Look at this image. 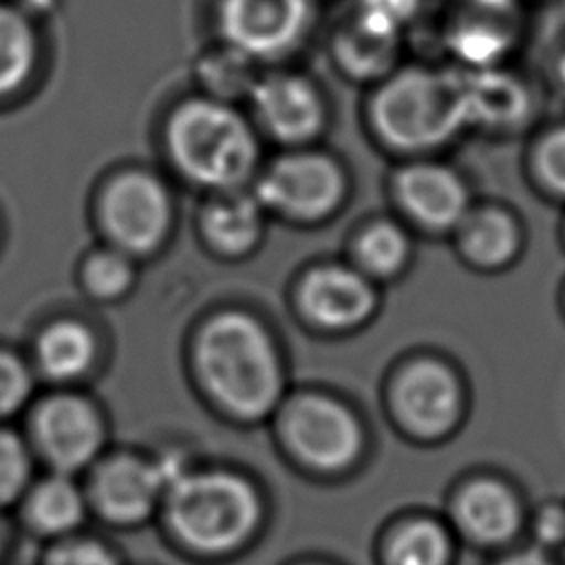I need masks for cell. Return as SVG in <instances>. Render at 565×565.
Segmentation results:
<instances>
[{
    "instance_id": "36",
    "label": "cell",
    "mask_w": 565,
    "mask_h": 565,
    "mask_svg": "<svg viewBox=\"0 0 565 565\" xmlns=\"http://www.w3.org/2000/svg\"><path fill=\"white\" fill-rule=\"evenodd\" d=\"M298 565H329V563H322V561H305V563H298Z\"/></svg>"
},
{
    "instance_id": "31",
    "label": "cell",
    "mask_w": 565,
    "mask_h": 565,
    "mask_svg": "<svg viewBox=\"0 0 565 565\" xmlns=\"http://www.w3.org/2000/svg\"><path fill=\"white\" fill-rule=\"evenodd\" d=\"M525 532H530L534 547L550 554L565 547V503L547 501L534 514H527Z\"/></svg>"
},
{
    "instance_id": "34",
    "label": "cell",
    "mask_w": 565,
    "mask_h": 565,
    "mask_svg": "<svg viewBox=\"0 0 565 565\" xmlns=\"http://www.w3.org/2000/svg\"><path fill=\"white\" fill-rule=\"evenodd\" d=\"M494 565H558V561L550 552L527 545L505 552L501 558H497Z\"/></svg>"
},
{
    "instance_id": "19",
    "label": "cell",
    "mask_w": 565,
    "mask_h": 565,
    "mask_svg": "<svg viewBox=\"0 0 565 565\" xmlns=\"http://www.w3.org/2000/svg\"><path fill=\"white\" fill-rule=\"evenodd\" d=\"M93 494L108 521L132 525L152 514L166 494V481L157 461L117 457L99 468Z\"/></svg>"
},
{
    "instance_id": "16",
    "label": "cell",
    "mask_w": 565,
    "mask_h": 565,
    "mask_svg": "<svg viewBox=\"0 0 565 565\" xmlns=\"http://www.w3.org/2000/svg\"><path fill=\"white\" fill-rule=\"evenodd\" d=\"M463 95L468 132L510 135L521 130L534 110L527 79L503 64L463 71Z\"/></svg>"
},
{
    "instance_id": "15",
    "label": "cell",
    "mask_w": 565,
    "mask_h": 565,
    "mask_svg": "<svg viewBox=\"0 0 565 565\" xmlns=\"http://www.w3.org/2000/svg\"><path fill=\"white\" fill-rule=\"evenodd\" d=\"M519 38L510 0H466L446 22L444 44L463 71L501 66Z\"/></svg>"
},
{
    "instance_id": "20",
    "label": "cell",
    "mask_w": 565,
    "mask_h": 565,
    "mask_svg": "<svg viewBox=\"0 0 565 565\" xmlns=\"http://www.w3.org/2000/svg\"><path fill=\"white\" fill-rule=\"evenodd\" d=\"M382 565H452L455 532L448 521L413 514L393 523L380 547Z\"/></svg>"
},
{
    "instance_id": "8",
    "label": "cell",
    "mask_w": 565,
    "mask_h": 565,
    "mask_svg": "<svg viewBox=\"0 0 565 565\" xmlns=\"http://www.w3.org/2000/svg\"><path fill=\"white\" fill-rule=\"evenodd\" d=\"M280 430L298 461L320 472L349 470L366 448V433L358 413L324 393H302L287 402Z\"/></svg>"
},
{
    "instance_id": "33",
    "label": "cell",
    "mask_w": 565,
    "mask_h": 565,
    "mask_svg": "<svg viewBox=\"0 0 565 565\" xmlns=\"http://www.w3.org/2000/svg\"><path fill=\"white\" fill-rule=\"evenodd\" d=\"M351 7L377 15L406 31L419 18L424 0H351Z\"/></svg>"
},
{
    "instance_id": "3",
    "label": "cell",
    "mask_w": 565,
    "mask_h": 565,
    "mask_svg": "<svg viewBox=\"0 0 565 565\" xmlns=\"http://www.w3.org/2000/svg\"><path fill=\"white\" fill-rule=\"evenodd\" d=\"M166 148L177 170L196 185L230 190L258 157L254 126L234 104L203 95L181 99L166 119Z\"/></svg>"
},
{
    "instance_id": "39",
    "label": "cell",
    "mask_w": 565,
    "mask_h": 565,
    "mask_svg": "<svg viewBox=\"0 0 565 565\" xmlns=\"http://www.w3.org/2000/svg\"><path fill=\"white\" fill-rule=\"evenodd\" d=\"M563 236H565V232H563Z\"/></svg>"
},
{
    "instance_id": "18",
    "label": "cell",
    "mask_w": 565,
    "mask_h": 565,
    "mask_svg": "<svg viewBox=\"0 0 565 565\" xmlns=\"http://www.w3.org/2000/svg\"><path fill=\"white\" fill-rule=\"evenodd\" d=\"M450 238L459 258L472 271L483 274L510 269L525 247V232L519 216L499 203L475 201Z\"/></svg>"
},
{
    "instance_id": "13",
    "label": "cell",
    "mask_w": 565,
    "mask_h": 565,
    "mask_svg": "<svg viewBox=\"0 0 565 565\" xmlns=\"http://www.w3.org/2000/svg\"><path fill=\"white\" fill-rule=\"evenodd\" d=\"M104 225L124 254L154 249L172 218L163 185L146 172H126L110 183L102 203Z\"/></svg>"
},
{
    "instance_id": "25",
    "label": "cell",
    "mask_w": 565,
    "mask_h": 565,
    "mask_svg": "<svg viewBox=\"0 0 565 565\" xmlns=\"http://www.w3.org/2000/svg\"><path fill=\"white\" fill-rule=\"evenodd\" d=\"M38 364L53 380H73L88 371L95 360L93 333L73 320H62L42 331L38 347Z\"/></svg>"
},
{
    "instance_id": "4",
    "label": "cell",
    "mask_w": 565,
    "mask_h": 565,
    "mask_svg": "<svg viewBox=\"0 0 565 565\" xmlns=\"http://www.w3.org/2000/svg\"><path fill=\"white\" fill-rule=\"evenodd\" d=\"M168 530L201 558L236 554L256 532L260 503L254 488L221 470H185L163 494Z\"/></svg>"
},
{
    "instance_id": "2",
    "label": "cell",
    "mask_w": 565,
    "mask_h": 565,
    "mask_svg": "<svg viewBox=\"0 0 565 565\" xmlns=\"http://www.w3.org/2000/svg\"><path fill=\"white\" fill-rule=\"evenodd\" d=\"M196 364L218 404L243 419L267 415L282 395L278 351L265 327L243 311L218 313L203 327Z\"/></svg>"
},
{
    "instance_id": "10",
    "label": "cell",
    "mask_w": 565,
    "mask_h": 565,
    "mask_svg": "<svg viewBox=\"0 0 565 565\" xmlns=\"http://www.w3.org/2000/svg\"><path fill=\"white\" fill-rule=\"evenodd\" d=\"M391 192L404 221L435 236H450L475 205L466 177L437 157L402 161Z\"/></svg>"
},
{
    "instance_id": "5",
    "label": "cell",
    "mask_w": 565,
    "mask_h": 565,
    "mask_svg": "<svg viewBox=\"0 0 565 565\" xmlns=\"http://www.w3.org/2000/svg\"><path fill=\"white\" fill-rule=\"evenodd\" d=\"M386 404L397 428L422 444L457 433L466 417V386L455 366L437 355L404 360L388 380Z\"/></svg>"
},
{
    "instance_id": "14",
    "label": "cell",
    "mask_w": 565,
    "mask_h": 565,
    "mask_svg": "<svg viewBox=\"0 0 565 565\" xmlns=\"http://www.w3.org/2000/svg\"><path fill=\"white\" fill-rule=\"evenodd\" d=\"M300 307L320 329L353 331L371 322L377 313L380 291L351 263H327L305 276Z\"/></svg>"
},
{
    "instance_id": "27",
    "label": "cell",
    "mask_w": 565,
    "mask_h": 565,
    "mask_svg": "<svg viewBox=\"0 0 565 565\" xmlns=\"http://www.w3.org/2000/svg\"><path fill=\"white\" fill-rule=\"evenodd\" d=\"M534 181L554 199L565 201V121L545 126L530 146Z\"/></svg>"
},
{
    "instance_id": "22",
    "label": "cell",
    "mask_w": 565,
    "mask_h": 565,
    "mask_svg": "<svg viewBox=\"0 0 565 565\" xmlns=\"http://www.w3.org/2000/svg\"><path fill=\"white\" fill-rule=\"evenodd\" d=\"M260 71L263 66L256 60L221 40L203 46L192 64L199 95L225 104L247 99Z\"/></svg>"
},
{
    "instance_id": "32",
    "label": "cell",
    "mask_w": 565,
    "mask_h": 565,
    "mask_svg": "<svg viewBox=\"0 0 565 565\" xmlns=\"http://www.w3.org/2000/svg\"><path fill=\"white\" fill-rule=\"evenodd\" d=\"M31 388L26 369L9 353L0 351V417L22 406Z\"/></svg>"
},
{
    "instance_id": "6",
    "label": "cell",
    "mask_w": 565,
    "mask_h": 565,
    "mask_svg": "<svg viewBox=\"0 0 565 565\" xmlns=\"http://www.w3.org/2000/svg\"><path fill=\"white\" fill-rule=\"evenodd\" d=\"M320 0H216V40L232 44L263 68L287 64L313 38Z\"/></svg>"
},
{
    "instance_id": "35",
    "label": "cell",
    "mask_w": 565,
    "mask_h": 565,
    "mask_svg": "<svg viewBox=\"0 0 565 565\" xmlns=\"http://www.w3.org/2000/svg\"><path fill=\"white\" fill-rule=\"evenodd\" d=\"M24 15H29L33 22H44L53 18L64 0H11Z\"/></svg>"
},
{
    "instance_id": "26",
    "label": "cell",
    "mask_w": 565,
    "mask_h": 565,
    "mask_svg": "<svg viewBox=\"0 0 565 565\" xmlns=\"http://www.w3.org/2000/svg\"><path fill=\"white\" fill-rule=\"evenodd\" d=\"M26 514L31 525L44 534L66 539L73 536L84 516V501L77 486L64 477L44 479L31 494L26 503Z\"/></svg>"
},
{
    "instance_id": "21",
    "label": "cell",
    "mask_w": 565,
    "mask_h": 565,
    "mask_svg": "<svg viewBox=\"0 0 565 565\" xmlns=\"http://www.w3.org/2000/svg\"><path fill=\"white\" fill-rule=\"evenodd\" d=\"M351 252V265L380 285L397 280L411 267L415 247L413 236L402 221L375 218L358 232Z\"/></svg>"
},
{
    "instance_id": "37",
    "label": "cell",
    "mask_w": 565,
    "mask_h": 565,
    "mask_svg": "<svg viewBox=\"0 0 565 565\" xmlns=\"http://www.w3.org/2000/svg\"><path fill=\"white\" fill-rule=\"evenodd\" d=\"M561 307H563V311H565V287H563V298H561Z\"/></svg>"
},
{
    "instance_id": "23",
    "label": "cell",
    "mask_w": 565,
    "mask_h": 565,
    "mask_svg": "<svg viewBox=\"0 0 565 565\" xmlns=\"http://www.w3.org/2000/svg\"><path fill=\"white\" fill-rule=\"evenodd\" d=\"M40 55V24L11 0H0V97H11L31 82Z\"/></svg>"
},
{
    "instance_id": "11",
    "label": "cell",
    "mask_w": 565,
    "mask_h": 565,
    "mask_svg": "<svg viewBox=\"0 0 565 565\" xmlns=\"http://www.w3.org/2000/svg\"><path fill=\"white\" fill-rule=\"evenodd\" d=\"M404 46L406 31L349 4L329 29L327 60L344 82L369 88L406 62Z\"/></svg>"
},
{
    "instance_id": "28",
    "label": "cell",
    "mask_w": 565,
    "mask_h": 565,
    "mask_svg": "<svg viewBox=\"0 0 565 565\" xmlns=\"http://www.w3.org/2000/svg\"><path fill=\"white\" fill-rule=\"evenodd\" d=\"M132 267L124 252H102L88 258L84 267V282L90 294L99 298H115L128 289Z\"/></svg>"
},
{
    "instance_id": "30",
    "label": "cell",
    "mask_w": 565,
    "mask_h": 565,
    "mask_svg": "<svg viewBox=\"0 0 565 565\" xmlns=\"http://www.w3.org/2000/svg\"><path fill=\"white\" fill-rule=\"evenodd\" d=\"M29 455L24 444L7 430H0V505L15 499L29 479Z\"/></svg>"
},
{
    "instance_id": "9",
    "label": "cell",
    "mask_w": 565,
    "mask_h": 565,
    "mask_svg": "<svg viewBox=\"0 0 565 565\" xmlns=\"http://www.w3.org/2000/svg\"><path fill=\"white\" fill-rule=\"evenodd\" d=\"M247 102L258 128L287 148L311 146L331 119L324 86L289 64L263 68Z\"/></svg>"
},
{
    "instance_id": "1",
    "label": "cell",
    "mask_w": 565,
    "mask_h": 565,
    "mask_svg": "<svg viewBox=\"0 0 565 565\" xmlns=\"http://www.w3.org/2000/svg\"><path fill=\"white\" fill-rule=\"evenodd\" d=\"M362 119L373 141L402 161L435 157L468 132L463 68L406 60L364 88Z\"/></svg>"
},
{
    "instance_id": "29",
    "label": "cell",
    "mask_w": 565,
    "mask_h": 565,
    "mask_svg": "<svg viewBox=\"0 0 565 565\" xmlns=\"http://www.w3.org/2000/svg\"><path fill=\"white\" fill-rule=\"evenodd\" d=\"M42 565H121L119 556L95 539H60L42 558Z\"/></svg>"
},
{
    "instance_id": "17",
    "label": "cell",
    "mask_w": 565,
    "mask_h": 565,
    "mask_svg": "<svg viewBox=\"0 0 565 565\" xmlns=\"http://www.w3.org/2000/svg\"><path fill=\"white\" fill-rule=\"evenodd\" d=\"M35 439L57 470L71 472L95 459L104 428L97 411L86 399L57 395L38 408Z\"/></svg>"
},
{
    "instance_id": "12",
    "label": "cell",
    "mask_w": 565,
    "mask_h": 565,
    "mask_svg": "<svg viewBox=\"0 0 565 565\" xmlns=\"http://www.w3.org/2000/svg\"><path fill=\"white\" fill-rule=\"evenodd\" d=\"M448 525L475 547L503 550L525 532L527 512L512 483L477 475L455 488Z\"/></svg>"
},
{
    "instance_id": "7",
    "label": "cell",
    "mask_w": 565,
    "mask_h": 565,
    "mask_svg": "<svg viewBox=\"0 0 565 565\" xmlns=\"http://www.w3.org/2000/svg\"><path fill=\"white\" fill-rule=\"evenodd\" d=\"M349 183L342 163L311 146L291 148L260 174L256 201L285 218L316 223L329 218L347 196Z\"/></svg>"
},
{
    "instance_id": "24",
    "label": "cell",
    "mask_w": 565,
    "mask_h": 565,
    "mask_svg": "<svg viewBox=\"0 0 565 565\" xmlns=\"http://www.w3.org/2000/svg\"><path fill=\"white\" fill-rule=\"evenodd\" d=\"M263 230V205L256 196L227 192L214 199L203 212V232L207 241L225 252H247L260 236Z\"/></svg>"
},
{
    "instance_id": "38",
    "label": "cell",
    "mask_w": 565,
    "mask_h": 565,
    "mask_svg": "<svg viewBox=\"0 0 565 565\" xmlns=\"http://www.w3.org/2000/svg\"><path fill=\"white\" fill-rule=\"evenodd\" d=\"M0 552H2V541H0Z\"/></svg>"
}]
</instances>
